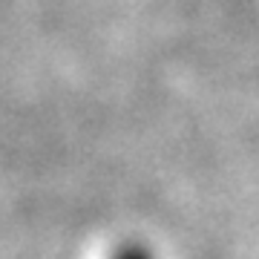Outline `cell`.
Returning <instances> with one entry per match:
<instances>
[{"label":"cell","mask_w":259,"mask_h":259,"mask_svg":"<svg viewBox=\"0 0 259 259\" xmlns=\"http://www.w3.org/2000/svg\"><path fill=\"white\" fill-rule=\"evenodd\" d=\"M112 259H156V256H153L144 245H124Z\"/></svg>","instance_id":"6da1fadb"}]
</instances>
